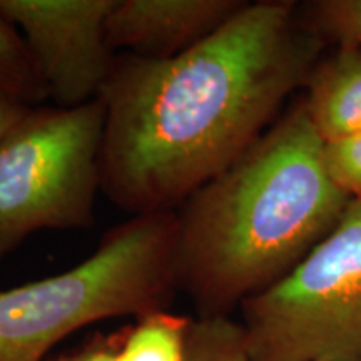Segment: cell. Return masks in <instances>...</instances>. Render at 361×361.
<instances>
[{
    "label": "cell",
    "instance_id": "12",
    "mask_svg": "<svg viewBox=\"0 0 361 361\" xmlns=\"http://www.w3.org/2000/svg\"><path fill=\"white\" fill-rule=\"evenodd\" d=\"M301 19L324 42L361 47V0H313L300 6Z\"/></svg>",
    "mask_w": 361,
    "mask_h": 361
},
{
    "label": "cell",
    "instance_id": "1",
    "mask_svg": "<svg viewBox=\"0 0 361 361\" xmlns=\"http://www.w3.org/2000/svg\"><path fill=\"white\" fill-rule=\"evenodd\" d=\"M324 45L300 4L259 0L178 57H117L99 97L101 192L133 216L178 211L274 124Z\"/></svg>",
    "mask_w": 361,
    "mask_h": 361
},
{
    "label": "cell",
    "instance_id": "7",
    "mask_svg": "<svg viewBox=\"0 0 361 361\" xmlns=\"http://www.w3.org/2000/svg\"><path fill=\"white\" fill-rule=\"evenodd\" d=\"M246 0H116L107 17L112 51L142 59L178 57L223 27Z\"/></svg>",
    "mask_w": 361,
    "mask_h": 361
},
{
    "label": "cell",
    "instance_id": "8",
    "mask_svg": "<svg viewBox=\"0 0 361 361\" xmlns=\"http://www.w3.org/2000/svg\"><path fill=\"white\" fill-rule=\"evenodd\" d=\"M311 71L301 99L306 114L324 142L361 134V47L335 44Z\"/></svg>",
    "mask_w": 361,
    "mask_h": 361
},
{
    "label": "cell",
    "instance_id": "16",
    "mask_svg": "<svg viewBox=\"0 0 361 361\" xmlns=\"http://www.w3.org/2000/svg\"><path fill=\"white\" fill-rule=\"evenodd\" d=\"M318 361H324V360H318Z\"/></svg>",
    "mask_w": 361,
    "mask_h": 361
},
{
    "label": "cell",
    "instance_id": "10",
    "mask_svg": "<svg viewBox=\"0 0 361 361\" xmlns=\"http://www.w3.org/2000/svg\"><path fill=\"white\" fill-rule=\"evenodd\" d=\"M0 97L39 107L49 101L47 89L24 37L0 13Z\"/></svg>",
    "mask_w": 361,
    "mask_h": 361
},
{
    "label": "cell",
    "instance_id": "13",
    "mask_svg": "<svg viewBox=\"0 0 361 361\" xmlns=\"http://www.w3.org/2000/svg\"><path fill=\"white\" fill-rule=\"evenodd\" d=\"M331 178L350 200H361V134L326 144Z\"/></svg>",
    "mask_w": 361,
    "mask_h": 361
},
{
    "label": "cell",
    "instance_id": "9",
    "mask_svg": "<svg viewBox=\"0 0 361 361\" xmlns=\"http://www.w3.org/2000/svg\"><path fill=\"white\" fill-rule=\"evenodd\" d=\"M194 318L156 310L119 335V361H186Z\"/></svg>",
    "mask_w": 361,
    "mask_h": 361
},
{
    "label": "cell",
    "instance_id": "3",
    "mask_svg": "<svg viewBox=\"0 0 361 361\" xmlns=\"http://www.w3.org/2000/svg\"><path fill=\"white\" fill-rule=\"evenodd\" d=\"M178 226V211L133 216L80 264L0 291V361H45L89 324L168 310Z\"/></svg>",
    "mask_w": 361,
    "mask_h": 361
},
{
    "label": "cell",
    "instance_id": "15",
    "mask_svg": "<svg viewBox=\"0 0 361 361\" xmlns=\"http://www.w3.org/2000/svg\"><path fill=\"white\" fill-rule=\"evenodd\" d=\"M30 109H34V107L0 97V139H2L8 130L16 128V126L29 114Z\"/></svg>",
    "mask_w": 361,
    "mask_h": 361
},
{
    "label": "cell",
    "instance_id": "5",
    "mask_svg": "<svg viewBox=\"0 0 361 361\" xmlns=\"http://www.w3.org/2000/svg\"><path fill=\"white\" fill-rule=\"evenodd\" d=\"M255 361H361V200L286 276L241 305Z\"/></svg>",
    "mask_w": 361,
    "mask_h": 361
},
{
    "label": "cell",
    "instance_id": "4",
    "mask_svg": "<svg viewBox=\"0 0 361 361\" xmlns=\"http://www.w3.org/2000/svg\"><path fill=\"white\" fill-rule=\"evenodd\" d=\"M106 109L34 107L0 139V259L44 229L94 226Z\"/></svg>",
    "mask_w": 361,
    "mask_h": 361
},
{
    "label": "cell",
    "instance_id": "6",
    "mask_svg": "<svg viewBox=\"0 0 361 361\" xmlns=\"http://www.w3.org/2000/svg\"><path fill=\"white\" fill-rule=\"evenodd\" d=\"M116 0H0V13L19 30L49 99L74 109L101 97L117 57L107 40Z\"/></svg>",
    "mask_w": 361,
    "mask_h": 361
},
{
    "label": "cell",
    "instance_id": "11",
    "mask_svg": "<svg viewBox=\"0 0 361 361\" xmlns=\"http://www.w3.org/2000/svg\"><path fill=\"white\" fill-rule=\"evenodd\" d=\"M186 361H255L241 322L231 316L194 318Z\"/></svg>",
    "mask_w": 361,
    "mask_h": 361
},
{
    "label": "cell",
    "instance_id": "14",
    "mask_svg": "<svg viewBox=\"0 0 361 361\" xmlns=\"http://www.w3.org/2000/svg\"><path fill=\"white\" fill-rule=\"evenodd\" d=\"M119 335H96L54 361H119Z\"/></svg>",
    "mask_w": 361,
    "mask_h": 361
},
{
    "label": "cell",
    "instance_id": "2",
    "mask_svg": "<svg viewBox=\"0 0 361 361\" xmlns=\"http://www.w3.org/2000/svg\"><path fill=\"white\" fill-rule=\"evenodd\" d=\"M324 151L300 101L179 207L176 281L197 318L231 316L331 233L351 200Z\"/></svg>",
    "mask_w": 361,
    "mask_h": 361
}]
</instances>
